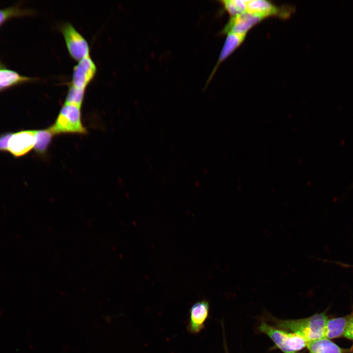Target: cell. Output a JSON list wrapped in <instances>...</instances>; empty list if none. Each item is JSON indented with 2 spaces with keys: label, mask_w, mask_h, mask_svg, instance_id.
<instances>
[{
  "label": "cell",
  "mask_w": 353,
  "mask_h": 353,
  "mask_svg": "<svg viewBox=\"0 0 353 353\" xmlns=\"http://www.w3.org/2000/svg\"><path fill=\"white\" fill-rule=\"evenodd\" d=\"M265 20L262 17L245 12L234 17H230L229 21L220 31V35L228 33L246 34L253 26Z\"/></svg>",
  "instance_id": "cell-8"
},
{
  "label": "cell",
  "mask_w": 353,
  "mask_h": 353,
  "mask_svg": "<svg viewBox=\"0 0 353 353\" xmlns=\"http://www.w3.org/2000/svg\"><path fill=\"white\" fill-rule=\"evenodd\" d=\"M328 317L324 313L291 320H274L277 327L302 336L306 342L324 337Z\"/></svg>",
  "instance_id": "cell-1"
},
{
  "label": "cell",
  "mask_w": 353,
  "mask_h": 353,
  "mask_svg": "<svg viewBox=\"0 0 353 353\" xmlns=\"http://www.w3.org/2000/svg\"><path fill=\"white\" fill-rule=\"evenodd\" d=\"M13 133L6 132L0 134V152L8 151V142Z\"/></svg>",
  "instance_id": "cell-18"
},
{
  "label": "cell",
  "mask_w": 353,
  "mask_h": 353,
  "mask_svg": "<svg viewBox=\"0 0 353 353\" xmlns=\"http://www.w3.org/2000/svg\"><path fill=\"white\" fill-rule=\"evenodd\" d=\"M96 72V65L90 56L82 59L74 68L70 86L85 91Z\"/></svg>",
  "instance_id": "cell-7"
},
{
  "label": "cell",
  "mask_w": 353,
  "mask_h": 353,
  "mask_svg": "<svg viewBox=\"0 0 353 353\" xmlns=\"http://www.w3.org/2000/svg\"><path fill=\"white\" fill-rule=\"evenodd\" d=\"M209 303L205 300L193 304L189 309L187 330L192 334L200 332L205 327V323L209 316Z\"/></svg>",
  "instance_id": "cell-9"
},
{
  "label": "cell",
  "mask_w": 353,
  "mask_h": 353,
  "mask_svg": "<svg viewBox=\"0 0 353 353\" xmlns=\"http://www.w3.org/2000/svg\"><path fill=\"white\" fill-rule=\"evenodd\" d=\"M247 34L228 33L220 53L219 57L210 74L205 87H207L209 83L219 66L221 64L228 58L244 42Z\"/></svg>",
  "instance_id": "cell-10"
},
{
  "label": "cell",
  "mask_w": 353,
  "mask_h": 353,
  "mask_svg": "<svg viewBox=\"0 0 353 353\" xmlns=\"http://www.w3.org/2000/svg\"><path fill=\"white\" fill-rule=\"evenodd\" d=\"M5 68H6V66L1 62L0 61V69Z\"/></svg>",
  "instance_id": "cell-20"
},
{
  "label": "cell",
  "mask_w": 353,
  "mask_h": 353,
  "mask_svg": "<svg viewBox=\"0 0 353 353\" xmlns=\"http://www.w3.org/2000/svg\"><path fill=\"white\" fill-rule=\"evenodd\" d=\"M31 14V11L21 9L18 5L0 9V26L7 20L11 18L23 16Z\"/></svg>",
  "instance_id": "cell-16"
},
{
  "label": "cell",
  "mask_w": 353,
  "mask_h": 353,
  "mask_svg": "<svg viewBox=\"0 0 353 353\" xmlns=\"http://www.w3.org/2000/svg\"></svg>",
  "instance_id": "cell-21"
},
{
  "label": "cell",
  "mask_w": 353,
  "mask_h": 353,
  "mask_svg": "<svg viewBox=\"0 0 353 353\" xmlns=\"http://www.w3.org/2000/svg\"></svg>",
  "instance_id": "cell-22"
},
{
  "label": "cell",
  "mask_w": 353,
  "mask_h": 353,
  "mask_svg": "<svg viewBox=\"0 0 353 353\" xmlns=\"http://www.w3.org/2000/svg\"><path fill=\"white\" fill-rule=\"evenodd\" d=\"M259 329L284 353H296L306 346L307 342L299 335L277 328L265 322L261 323Z\"/></svg>",
  "instance_id": "cell-3"
},
{
  "label": "cell",
  "mask_w": 353,
  "mask_h": 353,
  "mask_svg": "<svg viewBox=\"0 0 353 353\" xmlns=\"http://www.w3.org/2000/svg\"><path fill=\"white\" fill-rule=\"evenodd\" d=\"M80 109L75 105L64 104L54 124L49 127L53 134H86L87 129L82 123Z\"/></svg>",
  "instance_id": "cell-2"
},
{
  "label": "cell",
  "mask_w": 353,
  "mask_h": 353,
  "mask_svg": "<svg viewBox=\"0 0 353 353\" xmlns=\"http://www.w3.org/2000/svg\"><path fill=\"white\" fill-rule=\"evenodd\" d=\"M35 78L23 76L17 72L7 69H0V91L24 83L35 80Z\"/></svg>",
  "instance_id": "cell-12"
},
{
  "label": "cell",
  "mask_w": 353,
  "mask_h": 353,
  "mask_svg": "<svg viewBox=\"0 0 353 353\" xmlns=\"http://www.w3.org/2000/svg\"><path fill=\"white\" fill-rule=\"evenodd\" d=\"M61 31L72 58L79 61L90 56L87 41L71 24L67 23L63 24Z\"/></svg>",
  "instance_id": "cell-4"
},
{
  "label": "cell",
  "mask_w": 353,
  "mask_h": 353,
  "mask_svg": "<svg viewBox=\"0 0 353 353\" xmlns=\"http://www.w3.org/2000/svg\"><path fill=\"white\" fill-rule=\"evenodd\" d=\"M343 336L349 339L353 340V314H351Z\"/></svg>",
  "instance_id": "cell-19"
},
{
  "label": "cell",
  "mask_w": 353,
  "mask_h": 353,
  "mask_svg": "<svg viewBox=\"0 0 353 353\" xmlns=\"http://www.w3.org/2000/svg\"><path fill=\"white\" fill-rule=\"evenodd\" d=\"M351 315L328 319L326 324L324 337L328 339L338 338L343 336Z\"/></svg>",
  "instance_id": "cell-13"
},
{
  "label": "cell",
  "mask_w": 353,
  "mask_h": 353,
  "mask_svg": "<svg viewBox=\"0 0 353 353\" xmlns=\"http://www.w3.org/2000/svg\"><path fill=\"white\" fill-rule=\"evenodd\" d=\"M53 135L50 127L36 130L34 150L37 155L43 156L47 153Z\"/></svg>",
  "instance_id": "cell-14"
},
{
  "label": "cell",
  "mask_w": 353,
  "mask_h": 353,
  "mask_svg": "<svg viewBox=\"0 0 353 353\" xmlns=\"http://www.w3.org/2000/svg\"><path fill=\"white\" fill-rule=\"evenodd\" d=\"M36 130L23 129L13 133L8 147V152L14 157L19 158L34 149Z\"/></svg>",
  "instance_id": "cell-6"
},
{
  "label": "cell",
  "mask_w": 353,
  "mask_h": 353,
  "mask_svg": "<svg viewBox=\"0 0 353 353\" xmlns=\"http://www.w3.org/2000/svg\"><path fill=\"white\" fill-rule=\"evenodd\" d=\"M246 12L260 16L264 19L276 17L285 19L294 12L293 7L287 6H278L265 0H247Z\"/></svg>",
  "instance_id": "cell-5"
},
{
  "label": "cell",
  "mask_w": 353,
  "mask_h": 353,
  "mask_svg": "<svg viewBox=\"0 0 353 353\" xmlns=\"http://www.w3.org/2000/svg\"><path fill=\"white\" fill-rule=\"evenodd\" d=\"M85 91L78 89L69 86L67 93L64 104L76 105L81 108L85 95Z\"/></svg>",
  "instance_id": "cell-17"
},
{
  "label": "cell",
  "mask_w": 353,
  "mask_h": 353,
  "mask_svg": "<svg viewBox=\"0 0 353 353\" xmlns=\"http://www.w3.org/2000/svg\"><path fill=\"white\" fill-rule=\"evenodd\" d=\"M306 347L309 353H347L350 352L325 337L308 341Z\"/></svg>",
  "instance_id": "cell-11"
},
{
  "label": "cell",
  "mask_w": 353,
  "mask_h": 353,
  "mask_svg": "<svg viewBox=\"0 0 353 353\" xmlns=\"http://www.w3.org/2000/svg\"><path fill=\"white\" fill-rule=\"evenodd\" d=\"M219 2L223 6L230 17L236 16L246 12L247 7L246 0H224Z\"/></svg>",
  "instance_id": "cell-15"
}]
</instances>
